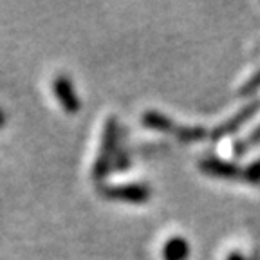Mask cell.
<instances>
[{
  "label": "cell",
  "mask_w": 260,
  "mask_h": 260,
  "mask_svg": "<svg viewBox=\"0 0 260 260\" xmlns=\"http://www.w3.org/2000/svg\"><path fill=\"white\" fill-rule=\"evenodd\" d=\"M118 141H119V125L118 119L110 118L107 119L105 128H103L102 146L100 154L92 165V179L94 181H103L110 168L114 167V157L118 154Z\"/></svg>",
  "instance_id": "6da1fadb"
},
{
  "label": "cell",
  "mask_w": 260,
  "mask_h": 260,
  "mask_svg": "<svg viewBox=\"0 0 260 260\" xmlns=\"http://www.w3.org/2000/svg\"><path fill=\"white\" fill-rule=\"evenodd\" d=\"M100 193L109 201H119L128 204H145L150 199L152 190L148 184L143 183H123V184H107L100 188Z\"/></svg>",
  "instance_id": "7a4b0ae2"
},
{
  "label": "cell",
  "mask_w": 260,
  "mask_h": 260,
  "mask_svg": "<svg viewBox=\"0 0 260 260\" xmlns=\"http://www.w3.org/2000/svg\"><path fill=\"white\" fill-rule=\"evenodd\" d=\"M258 112H260V100H253V102L246 103L242 109L237 110L226 121H222L213 130H210V139L211 141H219V139L226 138V136L235 134V132L240 130V126H244L248 121H251Z\"/></svg>",
  "instance_id": "3957f363"
},
{
  "label": "cell",
  "mask_w": 260,
  "mask_h": 260,
  "mask_svg": "<svg viewBox=\"0 0 260 260\" xmlns=\"http://www.w3.org/2000/svg\"><path fill=\"white\" fill-rule=\"evenodd\" d=\"M199 168L203 174L210 175V177L224 179V181H239L244 174V168L235 161H226V159L215 157V155H208V157L201 159Z\"/></svg>",
  "instance_id": "277c9868"
},
{
  "label": "cell",
  "mask_w": 260,
  "mask_h": 260,
  "mask_svg": "<svg viewBox=\"0 0 260 260\" xmlns=\"http://www.w3.org/2000/svg\"><path fill=\"white\" fill-rule=\"evenodd\" d=\"M53 92L56 96V100L60 102V105L63 107V110L67 112L74 114L80 110L81 103H80V98L76 94V89H74L73 81L69 80L67 76H56L53 80Z\"/></svg>",
  "instance_id": "5b68a950"
},
{
  "label": "cell",
  "mask_w": 260,
  "mask_h": 260,
  "mask_svg": "<svg viewBox=\"0 0 260 260\" xmlns=\"http://www.w3.org/2000/svg\"><path fill=\"white\" fill-rule=\"evenodd\" d=\"M141 123L148 128L155 130V132H165V134L175 136L177 134L179 123H175L174 119H170L167 114L157 112V110H146L143 114Z\"/></svg>",
  "instance_id": "8992f818"
},
{
  "label": "cell",
  "mask_w": 260,
  "mask_h": 260,
  "mask_svg": "<svg viewBox=\"0 0 260 260\" xmlns=\"http://www.w3.org/2000/svg\"><path fill=\"white\" fill-rule=\"evenodd\" d=\"M162 260H188L190 244L183 237H170L162 246Z\"/></svg>",
  "instance_id": "52a82bcc"
},
{
  "label": "cell",
  "mask_w": 260,
  "mask_h": 260,
  "mask_svg": "<svg viewBox=\"0 0 260 260\" xmlns=\"http://www.w3.org/2000/svg\"><path fill=\"white\" fill-rule=\"evenodd\" d=\"M208 136H210V132H208V128H204V126L179 125L177 134H175L174 138L181 143H195V141H203V139H206Z\"/></svg>",
  "instance_id": "ba28073f"
},
{
  "label": "cell",
  "mask_w": 260,
  "mask_h": 260,
  "mask_svg": "<svg viewBox=\"0 0 260 260\" xmlns=\"http://www.w3.org/2000/svg\"><path fill=\"white\" fill-rule=\"evenodd\" d=\"M256 145H260V125L255 126L246 138L237 139V141L233 143V154H235L237 157L246 155L251 148H255Z\"/></svg>",
  "instance_id": "9c48e42d"
},
{
  "label": "cell",
  "mask_w": 260,
  "mask_h": 260,
  "mask_svg": "<svg viewBox=\"0 0 260 260\" xmlns=\"http://www.w3.org/2000/svg\"><path fill=\"white\" fill-rule=\"evenodd\" d=\"M242 181H246L249 184H255V186H260V159L249 162L248 167L244 168Z\"/></svg>",
  "instance_id": "30bf717a"
},
{
  "label": "cell",
  "mask_w": 260,
  "mask_h": 260,
  "mask_svg": "<svg viewBox=\"0 0 260 260\" xmlns=\"http://www.w3.org/2000/svg\"><path fill=\"white\" fill-rule=\"evenodd\" d=\"M260 90V69L256 71L255 74H253L251 78H249L246 83H242L239 89V96L242 98H248V96H253V94H256Z\"/></svg>",
  "instance_id": "8fae6325"
},
{
  "label": "cell",
  "mask_w": 260,
  "mask_h": 260,
  "mask_svg": "<svg viewBox=\"0 0 260 260\" xmlns=\"http://www.w3.org/2000/svg\"><path fill=\"white\" fill-rule=\"evenodd\" d=\"M226 260H249V258H246L240 251H232V253H228Z\"/></svg>",
  "instance_id": "7c38bea8"
},
{
  "label": "cell",
  "mask_w": 260,
  "mask_h": 260,
  "mask_svg": "<svg viewBox=\"0 0 260 260\" xmlns=\"http://www.w3.org/2000/svg\"><path fill=\"white\" fill-rule=\"evenodd\" d=\"M6 123V114H4V110H0V126L4 125Z\"/></svg>",
  "instance_id": "4fadbf2b"
}]
</instances>
